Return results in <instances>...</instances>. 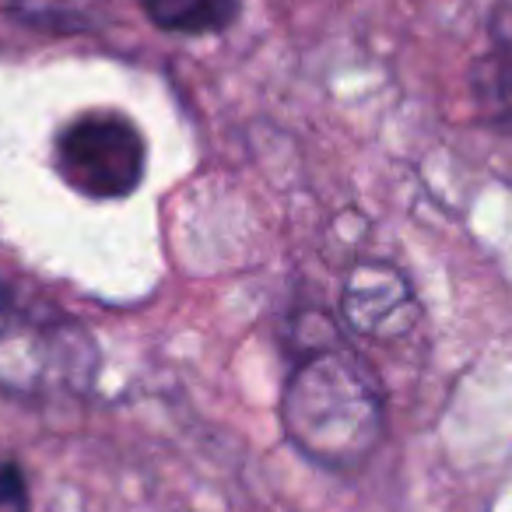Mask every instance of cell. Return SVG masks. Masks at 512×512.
Segmentation results:
<instances>
[{
    "label": "cell",
    "instance_id": "cell-1",
    "mask_svg": "<svg viewBox=\"0 0 512 512\" xmlns=\"http://www.w3.org/2000/svg\"><path fill=\"white\" fill-rule=\"evenodd\" d=\"M281 425L302 456L323 467H358L383 435L376 379L344 348L299 362L281 397Z\"/></svg>",
    "mask_w": 512,
    "mask_h": 512
},
{
    "label": "cell",
    "instance_id": "cell-2",
    "mask_svg": "<svg viewBox=\"0 0 512 512\" xmlns=\"http://www.w3.org/2000/svg\"><path fill=\"white\" fill-rule=\"evenodd\" d=\"M57 172L92 200H120L144 179V137L120 113H85L57 137Z\"/></svg>",
    "mask_w": 512,
    "mask_h": 512
},
{
    "label": "cell",
    "instance_id": "cell-3",
    "mask_svg": "<svg viewBox=\"0 0 512 512\" xmlns=\"http://www.w3.org/2000/svg\"><path fill=\"white\" fill-rule=\"evenodd\" d=\"M344 320L365 337H397L418 320L407 278L390 264H362L344 285Z\"/></svg>",
    "mask_w": 512,
    "mask_h": 512
},
{
    "label": "cell",
    "instance_id": "cell-4",
    "mask_svg": "<svg viewBox=\"0 0 512 512\" xmlns=\"http://www.w3.org/2000/svg\"><path fill=\"white\" fill-rule=\"evenodd\" d=\"M144 11L165 32L207 36L235 22L239 0H144Z\"/></svg>",
    "mask_w": 512,
    "mask_h": 512
},
{
    "label": "cell",
    "instance_id": "cell-5",
    "mask_svg": "<svg viewBox=\"0 0 512 512\" xmlns=\"http://www.w3.org/2000/svg\"><path fill=\"white\" fill-rule=\"evenodd\" d=\"M491 36H495V74L512 88V0H502L495 8Z\"/></svg>",
    "mask_w": 512,
    "mask_h": 512
},
{
    "label": "cell",
    "instance_id": "cell-6",
    "mask_svg": "<svg viewBox=\"0 0 512 512\" xmlns=\"http://www.w3.org/2000/svg\"><path fill=\"white\" fill-rule=\"evenodd\" d=\"M0 512H32L29 488H25L22 474L15 467L0 470Z\"/></svg>",
    "mask_w": 512,
    "mask_h": 512
},
{
    "label": "cell",
    "instance_id": "cell-7",
    "mask_svg": "<svg viewBox=\"0 0 512 512\" xmlns=\"http://www.w3.org/2000/svg\"><path fill=\"white\" fill-rule=\"evenodd\" d=\"M15 320H18V299H15V292H11L8 281L0 278V337L15 327Z\"/></svg>",
    "mask_w": 512,
    "mask_h": 512
}]
</instances>
